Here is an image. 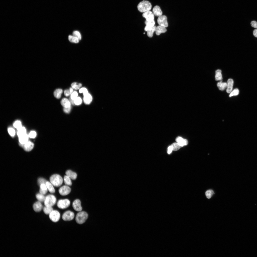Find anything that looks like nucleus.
I'll use <instances>...</instances> for the list:
<instances>
[{"label": "nucleus", "instance_id": "de8ad7c7", "mask_svg": "<svg viewBox=\"0 0 257 257\" xmlns=\"http://www.w3.org/2000/svg\"><path fill=\"white\" fill-rule=\"evenodd\" d=\"M251 25L252 27L257 29V22L255 21H252L251 22Z\"/></svg>", "mask_w": 257, "mask_h": 257}, {"label": "nucleus", "instance_id": "393cba45", "mask_svg": "<svg viewBox=\"0 0 257 257\" xmlns=\"http://www.w3.org/2000/svg\"><path fill=\"white\" fill-rule=\"evenodd\" d=\"M39 193L43 195L47 193L48 190L45 183H43L40 185Z\"/></svg>", "mask_w": 257, "mask_h": 257}, {"label": "nucleus", "instance_id": "cd10ccee", "mask_svg": "<svg viewBox=\"0 0 257 257\" xmlns=\"http://www.w3.org/2000/svg\"><path fill=\"white\" fill-rule=\"evenodd\" d=\"M215 79L216 81L222 80V79L221 70L218 69L216 71Z\"/></svg>", "mask_w": 257, "mask_h": 257}, {"label": "nucleus", "instance_id": "f257e3e1", "mask_svg": "<svg viewBox=\"0 0 257 257\" xmlns=\"http://www.w3.org/2000/svg\"><path fill=\"white\" fill-rule=\"evenodd\" d=\"M49 181L55 187L59 188L64 183L63 177L58 173L51 175L49 178Z\"/></svg>", "mask_w": 257, "mask_h": 257}, {"label": "nucleus", "instance_id": "c85d7f7f", "mask_svg": "<svg viewBox=\"0 0 257 257\" xmlns=\"http://www.w3.org/2000/svg\"><path fill=\"white\" fill-rule=\"evenodd\" d=\"M42 210L45 214L49 215L53 210V209L52 207L45 206L43 207Z\"/></svg>", "mask_w": 257, "mask_h": 257}, {"label": "nucleus", "instance_id": "423d86ee", "mask_svg": "<svg viewBox=\"0 0 257 257\" xmlns=\"http://www.w3.org/2000/svg\"><path fill=\"white\" fill-rule=\"evenodd\" d=\"M71 191L70 186L64 184L62 185L59 188L58 192L61 196H64L70 194Z\"/></svg>", "mask_w": 257, "mask_h": 257}, {"label": "nucleus", "instance_id": "bb28decb", "mask_svg": "<svg viewBox=\"0 0 257 257\" xmlns=\"http://www.w3.org/2000/svg\"><path fill=\"white\" fill-rule=\"evenodd\" d=\"M227 83L226 82H219L217 85L219 89L221 90H224L227 87Z\"/></svg>", "mask_w": 257, "mask_h": 257}, {"label": "nucleus", "instance_id": "a18cd8bd", "mask_svg": "<svg viewBox=\"0 0 257 257\" xmlns=\"http://www.w3.org/2000/svg\"><path fill=\"white\" fill-rule=\"evenodd\" d=\"M78 96V93L76 91L73 92L71 95L70 98L74 100Z\"/></svg>", "mask_w": 257, "mask_h": 257}, {"label": "nucleus", "instance_id": "473e14b6", "mask_svg": "<svg viewBox=\"0 0 257 257\" xmlns=\"http://www.w3.org/2000/svg\"><path fill=\"white\" fill-rule=\"evenodd\" d=\"M69 40L71 42L75 43H78L79 42V39L77 37L71 35H69L68 36Z\"/></svg>", "mask_w": 257, "mask_h": 257}, {"label": "nucleus", "instance_id": "9b49d317", "mask_svg": "<svg viewBox=\"0 0 257 257\" xmlns=\"http://www.w3.org/2000/svg\"><path fill=\"white\" fill-rule=\"evenodd\" d=\"M143 16L146 19L147 21H151L154 20V15L152 11H148L143 13Z\"/></svg>", "mask_w": 257, "mask_h": 257}, {"label": "nucleus", "instance_id": "3c124183", "mask_svg": "<svg viewBox=\"0 0 257 257\" xmlns=\"http://www.w3.org/2000/svg\"><path fill=\"white\" fill-rule=\"evenodd\" d=\"M253 34L255 37L257 38V29H255L253 31Z\"/></svg>", "mask_w": 257, "mask_h": 257}, {"label": "nucleus", "instance_id": "b1692460", "mask_svg": "<svg viewBox=\"0 0 257 257\" xmlns=\"http://www.w3.org/2000/svg\"><path fill=\"white\" fill-rule=\"evenodd\" d=\"M61 104L64 108H68L71 106L70 103L67 99L64 98L61 101Z\"/></svg>", "mask_w": 257, "mask_h": 257}, {"label": "nucleus", "instance_id": "a19ab883", "mask_svg": "<svg viewBox=\"0 0 257 257\" xmlns=\"http://www.w3.org/2000/svg\"><path fill=\"white\" fill-rule=\"evenodd\" d=\"M73 36H75L78 38L79 40L81 39V37L80 33L78 31H74L73 33Z\"/></svg>", "mask_w": 257, "mask_h": 257}, {"label": "nucleus", "instance_id": "603ef678", "mask_svg": "<svg viewBox=\"0 0 257 257\" xmlns=\"http://www.w3.org/2000/svg\"><path fill=\"white\" fill-rule=\"evenodd\" d=\"M69 101L70 103L73 105L74 104V100L72 99L70 97L69 98Z\"/></svg>", "mask_w": 257, "mask_h": 257}, {"label": "nucleus", "instance_id": "79ce46f5", "mask_svg": "<svg viewBox=\"0 0 257 257\" xmlns=\"http://www.w3.org/2000/svg\"><path fill=\"white\" fill-rule=\"evenodd\" d=\"M47 180L44 178H40L38 179L37 183L39 185H40L43 183H45Z\"/></svg>", "mask_w": 257, "mask_h": 257}, {"label": "nucleus", "instance_id": "8fccbe9b", "mask_svg": "<svg viewBox=\"0 0 257 257\" xmlns=\"http://www.w3.org/2000/svg\"><path fill=\"white\" fill-rule=\"evenodd\" d=\"M173 150L172 146L171 145L169 146L168 148V154H170Z\"/></svg>", "mask_w": 257, "mask_h": 257}, {"label": "nucleus", "instance_id": "f03ea898", "mask_svg": "<svg viewBox=\"0 0 257 257\" xmlns=\"http://www.w3.org/2000/svg\"><path fill=\"white\" fill-rule=\"evenodd\" d=\"M53 194H49L45 197L44 202L45 206L52 207L56 203L57 201L56 197Z\"/></svg>", "mask_w": 257, "mask_h": 257}, {"label": "nucleus", "instance_id": "dca6fc26", "mask_svg": "<svg viewBox=\"0 0 257 257\" xmlns=\"http://www.w3.org/2000/svg\"><path fill=\"white\" fill-rule=\"evenodd\" d=\"M176 141L182 147L187 145L188 143V141L187 139L180 137H177L176 138Z\"/></svg>", "mask_w": 257, "mask_h": 257}, {"label": "nucleus", "instance_id": "a211bd4d", "mask_svg": "<svg viewBox=\"0 0 257 257\" xmlns=\"http://www.w3.org/2000/svg\"><path fill=\"white\" fill-rule=\"evenodd\" d=\"M166 31V27L160 25L156 27L155 30L156 34L158 35L162 33H165Z\"/></svg>", "mask_w": 257, "mask_h": 257}, {"label": "nucleus", "instance_id": "6e6552de", "mask_svg": "<svg viewBox=\"0 0 257 257\" xmlns=\"http://www.w3.org/2000/svg\"><path fill=\"white\" fill-rule=\"evenodd\" d=\"M75 217L74 213L70 210L66 211L62 215V219L65 221H69L73 220Z\"/></svg>", "mask_w": 257, "mask_h": 257}, {"label": "nucleus", "instance_id": "f3484780", "mask_svg": "<svg viewBox=\"0 0 257 257\" xmlns=\"http://www.w3.org/2000/svg\"><path fill=\"white\" fill-rule=\"evenodd\" d=\"M153 12L155 16L159 17L162 15V12L160 7L158 5L155 6L153 9Z\"/></svg>", "mask_w": 257, "mask_h": 257}, {"label": "nucleus", "instance_id": "412c9836", "mask_svg": "<svg viewBox=\"0 0 257 257\" xmlns=\"http://www.w3.org/2000/svg\"><path fill=\"white\" fill-rule=\"evenodd\" d=\"M28 135L26 133L19 137V141L20 144H24L28 141Z\"/></svg>", "mask_w": 257, "mask_h": 257}, {"label": "nucleus", "instance_id": "6ab92c4d", "mask_svg": "<svg viewBox=\"0 0 257 257\" xmlns=\"http://www.w3.org/2000/svg\"><path fill=\"white\" fill-rule=\"evenodd\" d=\"M233 83L234 81L232 79H228L227 83V88L226 89V92L227 93H230L232 91Z\"/></svg>", "mask_w": 257, "mask_h": 257}, {"label": "nucleus", "instance_id": "09e8293b", "mask_svg": "<svg viewBox=\"0 0 257 257\" xmlns=\"http://www.w3.org/2000/svg\"><path fill=\"white\" fill-rule=\"evenodd\" d=\"M71 106L68 108H63V110L64 112L66 113H69L71 109Z\"/></svg>", "mask_w": 257, "mask_h": 257}, {"label": "nucleus", "instance_id": "49530a36", "mask_svg": "<svg viewBox=\"0 0 257 257\" xmlns=\"http://www.w3.org/2000/svg\"><path fill=\"white\" fill-rule=\"evenodd\" d=\"M36 135V133L34 131H32L30 132L28 135L29 137L31 138H34Z\"/></svg>", "mask_w": 257, "mask_h": 257}, {"label": "nucleus", "instance_id": "f8f14e48", "mask_svg": "<svg viewBox=\"0 0 257 257\" xmlns=\"http://www.w3.org/2000/svg\"><path fill=\"white\" fill-rule=\"evenodd\" d=\"M65 175L69 177L72 180H75L77 178L78 174L75 172L70 169L66 170L65 172Z\"/></svg>", "mask_w": 257, "mask_h": 257}, {"label": "nucleus", "instance_id": "9d476101", "mask_svg": "<svg viewBox=\"0 0 257 257\" xmlns=\"http://www.w3.org/2000/svg\"><path fill=\"white\" fill-rule=\"evenodd\" d=\"M167 20V17L166 15H162L158 17L157 22L159 25L166 28L168 25Z\"/></svg>", "mask_w": 257, "mask_h": 257}, {"label": "nucleus", "instance_id": "e433bc0d", "mask_svg": "<svg viewBox=\"0 0 257 257\" xmlns=\"http://www.w3.org/2000/svg\"><path fill=\"white\" fill-rule=\"evenodd\" d=\"M13 126L17 130L18 129L22 127L21 122L19 120L15 121L13 124Z\"/></svg>", "mask_w": 257, "mask_h": 257}, {"label": "nucleus", "instance_id": "20e7f679", "mask_svg": "<svg viewBox=\"0 0 257 257\" xmlns=\"http://www.w3.org/2000/svg\"><path fill=\"white\" fill-rule=\"evenodd\" d=\"M152 8L150 3L147 0L143 1L138 4L137 8L138 10L141 12H144L150 11Z\"/></svg>", "mask_w": 257, "mask_h": 257}, {"label": "nucleus", "instance_id": "c03bdc74", "mask_svg": "<svg viewBox=\"0 0 257 257\" xmlns=\"http://www.w3.org/2000/svg\"><path fill=\"white\" fill-rule=\"evenodd\" d=\"M79 92L80 93H83L84 96L88 93L87 89L85 88H82L80 89L79 90Z\"/></svg>", "mask_w": 257, "mask_h": 257}, {"label": "nucleus", "instance_id": "7c9ffc66", "mask_svg": "<svg viewBox=\"0 0 257 257\" xmlns=\"http://www.w3.org/2000/svg\"><path fill=\"white\" fill-rule=\"evenodd\" d=\"M156 27V26H154L147 31V35L149 37L151 38L153 37V33L155 31Z\"/></svg>", "mask_w": 257, "mask_h": 257}, {"label": "nucleus", "instance_id": "c756f323", "mask_svg": "<svg viewBox=\"0 0 257 257\" xmlns=\"http://www.w3.org/2000/svg\"><path fill=\"white\" fill-rule=\"evenodd\" d=\"M17 130V134L19 137L26 133V129L24 127H22Z\"/></svg>", "mask_w": 257, "mask_h": 257}, {"label": "nucleus", "instance_id": "58836bf2", "mask_svg": "<svg viewBox=\"0 0 257 257\" xmlns=\"http://www.w3.org/2000/svg\"><path fill=\"white\" fill-rule=\"evenodd\" d=\"M74 104L76 105H79L81 104L82 101L81 98L79 97H77L74 100Z\"/></svg>", "mask_w": 257, "mask_h": 257}, {"label": "nucleus", "instance_id": "f704fd0d", "mask_svg": "<svg viewBox=\"0 0 257 257\" xmlns=\"http://www.w3.org/2000/svg\"><path fill=\"white\" fill-rule=\"evenodd\" d=\"M213 191L212 190H209L206 191L205 192V195L207 198L208 199L210 198L213 195Z\"/></svg>", "mask_w": 257, "mask_h": 257}, {"label": "nucleus", "instance_id": "4c0bfd02", "mask_svg": "<svg viewBox=\"0 0 257 257\" xmlns=\"http://www.w3.org/2000/svg\"><path fill=\"white\" fill-rule=\"evenodd\" d=\"M82 85L81 84L79 83L78 84H77V83L75 82L71 84L72 88L75 90L79 89L80 87H81Z\"/></svg>", "mask_w": 257, "mask_h": 257}, {"label": "nucleus", "instance_id": "2f4dec72", "mask_svg": "<svg viewBox=\"0 0 257 257\" xmlns=\"http://www.w3.org/2000/svg\"><path fill=\"white\" fill-rule=\"evenodd\" d=\"M45 197L44 195L40 193H37L36 195V197L38 201L41 202H44Z\"/></svg>", "mask_w": 257, "mask_h": 257}, {"label": "nucleus", "instance_id": "5701e85b", "mask_svg": "<svg viewBox=\"0 0 257 257\" xmlns=\"http://www.w3.org/2000/svg\"><path fill=\"white\" fill-rule=\"evenodd\" d=\"M146 26L144 28V30L147 31L148 30L154 26L155 22L154 20L151 21H147L146 20L145 22Z\"/></svg>", "mask_w": 257, "mask_h": 257}, {"label": "nucleus", "instance_id": "7ed1b4c3", "mask_svg": "<svg viewBox=\"0 0 257 257\" xmlns=\"http://www.w3.org/2000/svg\"><path fill=\"white\" fill-rule=\"evenodd\" d=\"M88 215L86 212L82 210L78 212L75 217L76 222L79 224L84 223L87 219Z\"/></svg>", "mask_w": 257, "mask_h": 257}, {"label": "nucleus", "instance_id": "aec40b11", "mask_svg": "<svg viewBox=\"0 0 257 257\" xmlns=\"http://www.w3.org/2000/svg\"><path fill=\"white\" fill-rule=\"evenodd\" d=\"M63 179L64 184L70 186L72 185V180L68 176L65 174L64 176Z\"/></svg>", "mask_w": 257, "mask_h": 257}, {"label": "nucleus", "instance_id": "4be33fe9", "mask_svg": "<svg viewBox=\"0 0 257 257\" xmlns=\"http://www.w3.org/2000/svg\"><path fill=\"white\" fill-rule=\"evenodd\" d=\"M84 96L83 100L84 103L86 104H90L92 100V97L91 95L88 93Z\"/></svg>", "mask_w": 257, "mask_h": 257}, {"label": "nucleus", "instance_id": "4468645a", "mask_svg": "<svg viewBox=\"0 0 257 257\" xmlns=\"http://www.w3.org/2000/svg\"><path fill=\"white\" fill-rule=\"evenodd\" d=\"M24 150L26 151H29L31 150L34 148V144L33 143L28 141L25 143L21 144Z\"/></svg>", "mask_w": 257, "mask_h": 257}, {"label": "nucleus", "instance_id": "37998d69", "mask_svg": "<svg viewBox=\"0 0 257 257\" xmlns=\"http://www.w3.org/2000/svg\"><path fill=\"white\" fill-rule=\"evenodd\" d=\"M8 131L10 135L12 136H14L15 133V130L12 128H10L8 129Z\"/></svg>", "mask_w": 257, "mask_h": 257}, {"label": "nucleus", "instance_id": "ddd939ff", "mask_svg": "<svg viewBox=\"0 0 257 257\" xmlns=\"http://www.w3.org/2000/svg\"><path fill=\"white\" fill-rule=\"evenodd\" d=\"M43 207L41 202L38 201L35 203L33 205V210L36 212H40L43 209Z\"/></svg>", "mask_w": 257, "mask_h": 257}, {"label": "nucleus", "instance_id": "c9c22d12", "mask_svg": "<svg viewBox=\"0 0 257 257\" xmlns=\"http://www.w3.org/2000/svg\"><path fill=\"white\" fill-rule=\"evenodd\" d=\"M73 89L72 88H70L69 89L65 90L64 91V95L66 96H68L71 95L73 92Z\"/></svg>", "mask_w": 257, "mask_h": 257}, {"label": "nucleus", "instance_id": "1a4fd4ad", "mask_svg": "<svg viewBox=\"0 0 257 257\" xmlns=\"http://www.w3.org/2000/svg\"><path fill=\"white\" fill-rule=\"evenodd\" d=\"M72 206L73 209L76 211L79 212L82 210L81 201L79 198H76L72 202Z\"/></svg>", "mask_w": 257, "mask_h": 257}, {"label": "nucleus", "instance_id": "a878e982", "mask_svg": "<svg viewBox=\"0 0 257 257\" xmlns=\"http://www.w3.org/2000/svg\"><path fill=\"white\" fill-rule=\"evenodd\" d=\"M62 92L63 91L62 89H57L54 91V95L56 98L59 99L61 97Z\"/></svg>", "mask_w": 257, "mask_h": 257}, {"label": "nucleus", "instance_id": "ea45409f", "mask_svg": "<svg viewBox=\"0 0 257 257\" xmlns=\"http://www.w3.org/2000/svg\"><path fill=\"white\" fill-rule=\"evenodd\" d=\"M239 93V91L237 89H235L230 93L229 97H231L232 96H236L238 95Z\"/></svg>", "mask_w": 257, "mask_h": 257}, {"label": "nucleus", "instance_id": "39448f33", "mask_svg": "<svg viewBox=\"0 0 257 257\" xmlns=\"http://www.w3.org/2000/svg\"><path fill=\"white\" fill-rule=\"evenodd\" d=\"M70 204L71 201L68 198L59 199L57 201L56 203L57 207L62 209L67 208L70 206Z\"/></svg>", "mask_w": 257, "mask_h": 257}, {"label": "nucleus", "instance_id": "0eeeda50", "mask_svg": "<svg viewBox=\"0 0 257 257\" xmlns=\"http://www.w3.org/2000/svg\"><path fill=\"white\" fill-rule=\"evenodd\" d=\"M50 219L53 222H56L59 220L60 217V214L59 212L57 210H53L49 215Z\"/></svg>", "mask_w": 257, "mask_h": 257}, {"label": "nucleus", "instance_id": "2eb2a0df", "mask_svg": "<svg viewBox=\"0 0 257 257\" xmlns=\"http://www.w3.org/2000/svg\"><path fill=\"white\" fill-rule=\"evenodd\" d=\"M45 184L48 191L51 193L53 194L55 193V187L49 181H47Z\"/></svg>", "mask_w": 257, "mask_h": 257}, {"label": "nucleus", "instance_id": "72a5a7b5", "mask_svg": "<svg viewBox=\"0 0 257 257\" xmlns=\"http://www.w3.org/2000/svg\"><path fill=\"white\" fill-rule=\"evenodd\" d=\"M173 147V151H176L179 150L182 147L177 143H174L171 145Z\"/></svg>", "mask_w": 257, "mask_h": 257}]
</instances>
